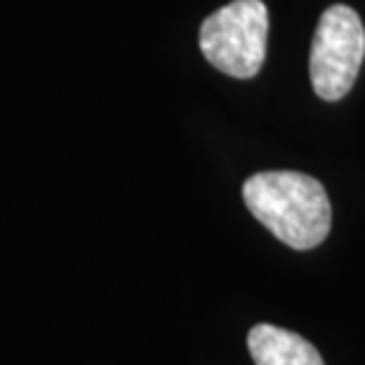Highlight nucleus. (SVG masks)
Wrapping results in <instances>:
<instances>
[{"label": "nucleus", "mask_w": 365, "mask_h": 365, "mask_svg": "<svg viewBox=\"0 0 365 365\" xmlns=\"http://www.w3.org/2000/svg\"><path fill=\"white\" fill-rule=\"evenodd\" d=\"M245 204L292 250H313L330 232L332 211L325 187L299 171H261L242 187Z\"/></svg>", "instance_id": "1"}, {"label": "nucleus", "mask_w": 365, "mask_h": 365, "mask_svg": "<svg viewBox=\"0 0 365 365\" xmlns=\"http://www.w3.org/2000/svg\"><path fill=\"white\" fill-rule=\"evenodd\" d=\"M268 7L261 0H232L202 21L200 50L211 67L232 78H252L266 60Z\"/></svg>", "instance_id": "2"}, {"label": "nucleus", "mask_w": 365, "mask_h": 365, "mask_svg": "<svg viewBox=\"0 0 365 365\" xmlns=\"http://www.w3.org/2000/svg\"><path fill=\"white\" fill-rule=\"evenodd\" d=\"M365 57V29L346 5L323 12L311 46V83L318 98L341 100L354 88Z\"/></svg>", "instance_id": "3"}, {"label": "nucleus", "mask_w": 365, "mask_h": 365, "mask_svg": "<svg viewBox=\"0 0 365 365\" xmlns=\"http://www.w3.org/2000/svg\"><path fill=\"white\" fill-rule=\"evenodd\" d=\"M247 344L257 365H325L311 341L268 323L254 325Z\"/></svg>", "instance_id": "4"}]
</instances>
